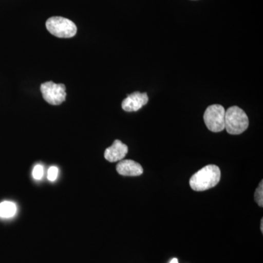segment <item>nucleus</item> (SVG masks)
Listing matches in <instances>:
<instances>
[{
	"mask_svg": "<svg viewBox=\"0 0 263 263\" xmlns=\"http://www.w3.org/2000/svg\"><path fill=\"white\" fill-rule=\"evenodd\" d=\"M127 145L124 144L119 140H116L113 145L105 150L104 156L105 160H108V162H115L122 160L127 155Z\"/></svg>",
	"mask_w": 263,
	"mask_h": 263,
	"instance_id": "0eeeda50",
	"label": "nucleus"
},
{
	"mask_svg": "<svg viewBox=\"0 0 263 263\" xmlns=\"http://www.w3.org/2000/svg\"><path fill=\"white\" fill-rule=\"evenodd\" d=\"M224 125L230 135H240L249 127V118L245 110L238 106H232L226 110Z\"/></svg>",
	"mask_w": 263,
	"mask_h": 263,
	"instance_id": "f03ea898",
	"label": "nucleus"
},
{
	"mask_svg": "<svg viewBox=\"0 0 263 263\" xmlns=\"http://www.w3.org/2000/svg\"><path fill=\"white\" fill-rule=\"evenodd\" d=\"M148 102V97L146 93H141L136 91L133 94L128 95L123 100L122 107L123 110L127 112L138 111Z\"/></svg>",
	"mask_w": 263,
	"mask_h": 263,
	"instance_id": "423d86ee",
	"label": "nucleus"
},
{
	"mask_svg": "<svg viewBox=\"0 0 263 263\" xmlns=\"http://www.w3.org/2000/svg\"><path fill=\"white\" fill-rule=\"evenodd\" d=\"M43 175H44V168L41 164H37L34 166L32 171V176L35 180H41L43 179Z\"/></svg>",
	"mask_w": 263,
	"mask_h": 263,
	"instance_id": "9b49d317",
	"label": "nucleus"
},
{
	"mask_svg": "<svg viewBox=\"0 0 263 263\" xmlns=\"http://www.w3.org/2000/svg\"><path fill=\"white\" fill-rule=\"evenodd\" d=\"M59 169L55 166H51L48 170V179L50 181H56L58 177Z\"/></svg>",
	"mask_w": 263,
	"mask_h": 263,
	"instance_id": "f8f14e48",
	"label": "nucleus"
},
{
	"mask_svg": "<svg viewBox=\"0 0 263 263\" xmlns=\"http://www.w3.org/2000/svg\"><path fill=\"white\" fill-rule=\"evenodd\" d=\"M254 200L257 202L259 207H263V181L259 183L258 187L254 193Z\"/></svg>",
	"mask_w": 263,
	"mask_h": 263,
	"instance_id": "9d476101",
	"label": "nucleus"
},
{
	"mask_svg": "<svg viewBox=\"0 0 263 263\" xmlns=\"http://www.w3.org/2000/svg\"><path fill=\"white\" fill-rule=\"evenodd\" d=\"M41 90L44 100L52 105H59L65 101L67 93L64 84L48 81L41 84Z\"/></svg>",
	"mask_w": 263,
	"mask_h": 263,
	"instance_id": "39448f33",
	"label": "nucleus"
},
{
	"mask_svg": "<svg viewBox=\"0 0 263 263\" xmlns=\"http://www.w3.org/2000/svg\"><path fill=\"white\" fill-rule=\"evenodd\" d=\"M170 263H179V260H178L177 258H174Z\"/></svg>",
	"mask_w": 263,
	"mask_h": 263,
	"instance_id": "ddd939ff",
	"label": "nucleus"
},
{
	"mask_svg": "<svg viewBox=\"0 0 263 263\" xmlns=\"http://www.w3.org/2000/svg\"><path fill=\"white\" fill-rule=\"evenodd\" d=\"M46 26L48 32L57 37H72L77 32L76 24L72 21L63 17H51L48 19Z\"/></svg>",
	"mask_w": 263,
	"mask_h": 263,
	"instance_id": "7ed1b4c3",
	"label": "nucleus"
},
{
	"mask_svg": "<svg viewBox=\"0 0 263 263\" xmlns=\"http://www.w3.org/2000/svg\"><path fill=\"white\" fill-rule=\"evenodd\" d=\"M117 171L118 174L124 176H139L143 173L141 164L131 160L120 161L117 165Z\"/></svg>",
	"mask_w": 263,
	"mask_h": 263,
	"instance_id": "6e6552de",
	"label": "nucleus"
},
{
	"mask_svg": "<svg viewBox=\"0 0 263 263\" xmlns=\"http://www.w3.org/2000/svg\"><path fill=\"white\" fill-rule=\"evenodd\" d=\"M17 212L16 205L11 201H4L0 203V217L9 219L15 216Z\"/></svg>",
	"mask_w": 263,
	"mask_h": 263,
	"instance_id": "1a4fd4ad",
	"label": "nucleus"
},
{
	"mask_svg": "<svg viewBox=\"0 0 263 263\" xmlns=\"http://www.w3.org/2000/svg\"><path fill=\"white\" fill-rule=\"evenodd\" d=\"M261 226H260V230H261V232H262V233H263V219H261Z\"/></svg>",
	"mask_w": 263,
	"mask_h": 263,
	"instance_id": "4468645a",
	"label": "nucleus"
},
{
	"mask_svg": "<svg viewBox=\"0 0 263 263\" xmlns=\"http://www.w3.org/2000/svg\"><path fill=\"white\" fill-rule=\"evenodd\" d=\"M203 119L208 129L214 133H219L226 128V110L222 105L215 104L208 107Z\"/></svg>",
	"mask_w": 263,
	"mask_h": 263,
	"instance_id": "20e7f679",
	"label": "nucleus"
},
{
	"mask_svg": "<svg viewBox=\"0 0 263 263\" xmlns=\"http://www.w3.org/2000/svg\"><path fill=\"white\" fill-rule=\"evenodd\" d=\"M221 179V171L215 164L202 167L190 180V187L197 192L205 191L216 186Z\"/></svg>",
	"mask_w": 263,
	"mask_h": 263,
	"instance_id": "f257e3e1",
	"label": "nucleus"
}]
</instances>
